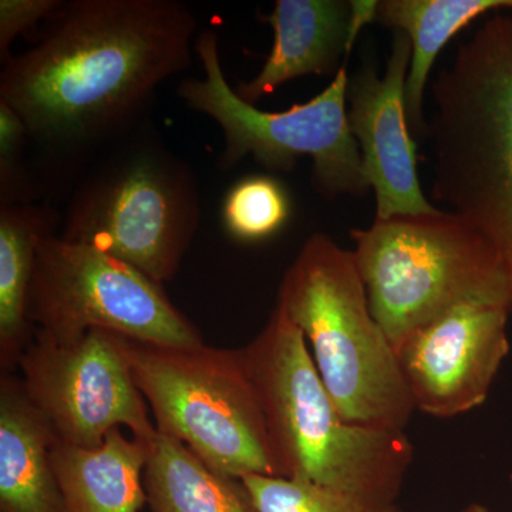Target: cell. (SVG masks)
<instances>
[{
    "instance_id": "cell-1",
    "label": "cell",
    "mask_w": 512,
    "mask_h": 512,
    "mask_svg": "<svg viewBox=\"0 0 512 512\" xmlns=\"http://www.w3.org/2000/svg\"><path fill=\"white\" fill-rule=\"evenodd\" d=\"M180 0H63L39 40L0 73V99L25 121L43 198L67 192L94 158L150 119L158 89L195 52Z\"/></svg>"
},
{
    "instance_id": "cell-2",
    "label": "cell",
    "mask_w": 512,
    "mask_h": 512,
    "mask_svg": "<svg viewBox=\"0 0 512 512\" xmlns=\"http://www.w3.org/2000/svg\"><path fill=\"white\" fill-rule=\"evenodd\" d=\"M429 86L431 200L493 249L512 315V13L485 18Z\"/></svg>"
},
{
    "instance_id": "cell-3",
    "label": "cell",
    "mask_w": 512,
    "mask_h": 512,
    "mask_svg": "<svg viewBox=\"0 0 512 512\" xmlns=\"http://www.w3.org/2000/svg\"><path fill=\"white\" fill-rule=\"evenodd\" d=\"M242 350L278 477L396 503L413 464L406 431L346 420L323 384L301 330L278 305Z\"/></svg>"
},
{
    "instance_id": "cell-4",
    "label": "cell",
    "mask_w": 512,
    "mask_h": 512,
    "mask_svg": "<svg viewBox=\"0 0 512 512\" xmlns=\"http://www.w3.org/2000/svg\"><path fill=\"white\" fill-rule=\"evenodd\" d=\"M200 221L197 175L148 119L84 168L70 188L57 235L114 256L164 286L180 271Z\"/></svg>"
},
{
    "instance_id": "cell-5",
    "label": "cell",
    "mask_w": 512,
    "mask_h": 512,
    "mask_svg": "<svg viewBox=\"0 0 512 512\" xmlns=\"http://www.w3.org/2000/svg\"><path fill=\"white\" fill-rule=\"evenodd\" d=\"M276 305L301 330L342 416L406 431L416 412L399 357L372 309L352 249L316 232L286 269Z\"/></svg>"
},
{
    "instance_id": "cell-6",
    "label": "cell",
    "mask_w": 512,
    "mask_h": 512,
    "mask_svg": "<svg viewBox=\"0 0 512 512\" xmlns=\"http://www.w3.org/2000/svg\"><path fill=\"white\" fill-rule=\"evenodd\" d=\"M121 348L158 433L222 476L278 477L244 350L165 348L126 336Z\"/></svg>"
},
{
    "instance_id": "cell-7",
    "label": "cell",
    "mask_w": 512,
    "mask_h": 512,
    "mask_svg": "<svg viewBox=\"0 0 512 512\" xmlns=\"http://www.w3.org/2000/svg\"><path fill=\"white\" fill-rule=\"evenodd\" d=\"M350 238L370 309L394 349L458 303L510 306L497 255L450 212L375 220L352 229Z\"/></svg>"
},
{
    "instance_id": "cell-8",
    "label": "cell",
    "mask_w": 512,
    "mask_h": 512,
    "mask_svg": "<svg viewBox=\"0 0 512 512\" xmlns=\"http://www.w3.org/2000/svg\"><path fill=\"white\" fill-rule=\"evenodd\" d=\"M195 55L204 79L181 80L177 94L188 109L210 117L221 128L222 171L252 157L269 171L289 173L303 157L312 161V187L322 197H363L370 190L362 157L348 120V60L323 92L285 111L256 109L229 86L218 35L211 29L195 37Z\"/></svg>"
},
{
    "instance_id": "cell-9",
    "label": "cell",
    "mask_w": 512,
    "mask_h": 512,
    "mask_svg": "<svg viewBox=\"0 0 512 512\" xmlns=\"http://www.w3.org/2000/svg\"><path fill=\"white\" fill-rule=\"evenodd\" d=\"M28 318L33 328L60 342L104 329L165 348L205 345L163 285L114 256L57 234L47 235L37 248Z\"/></svg>"
},
{
    "instance_id": "cell-10",
    "label": "cell",
    "mask_w": 512,
    "mask_h": 512,
    "mask_svg": "<svg viewBox=\"0 0 512 512\" xmlns=\"http://www.w3.org/2000/svg\"><path fill=\"white\" fill-rule=\"evenodd\" d=\"M18 369L26 396L60 443L99 447L111 430L123 427L144 443L156 440V424L131 375L119 333L92 329L60 342L35 330Z\"/></svg>"
},
{
    "instance_id": "cell-11",
    "label": "cell",
    "mask_w": 512,
    "mask_h": 512,
    "mask_svg": "<svg viewBox=\"0 0 512 512\" xmlns=\"http://www.w3.org/2000/svg\"><path fill=\"white\" fill-rule=\"evenodd\" d=\"M510 306L458 303L410 333L396 348L414 409L451 419L483 406L511 343Z\"/></svg>"
},
{
    "instance_id": "cell-12",
    "label": "cell",
    "mask_w": 512,
    "mask_h": 512,
    "mask_svg": "<svg viewBox=\"0 0 512 512\" xmlns=\"http://www.w3.org/2000/svg\"><path fill=\"white\" fill-rule=\"evenodd\" d=\"M410 59L409 37L394 32L383 77L373 63L349 77V127L359 147L366 183L375 191L376 220L443 211L424 194L420 183L417 144L406 113Z\"/></svg>"
},
{
    "instance_id": "cell-13",
    "label": "cell",
    "mask_w": 512,
    "mask_h": 512,
    "mask_svg": "<svg viewBox=\"0 0 512 512\" xmlns=\"http://www.w3.org/2000/svg\"><path fill=\"white\" fill-rule=\"evenodd\" d=\"M274 30V46L254 79L235 92L249 104L305 76H336L349 59L350 2L276 0L268 15H259Z\"/></svg>"
},
{
    "instance_id": "cell-14",
    "label": "cell",
    "mask_w": 512,
    "mask_h": 512,
    "mask_svg": "<svg viewBox=\"0 0 512 512\" xmlns=\"http://www.w3.org/2000/svg\"><path fill=\"white\" fill-rule=\"evenodd\" d=\"M56 437L20 377H0V512H67L52 464Z\"/></svg>"
},
{
    "instance_id": "cell-15",
    "label": "cell",
    "mask_w": 512,
    "mask_h": 512,
    "mask_svg": "<svg viewBox=\"0 0 512 512\" xmlns=\"http://www.w3.org/2000/svg\"><path fill=\"white\" fill-rule=\"evenodd\" d=\"M153 444L111 430L99 447L55 441L52 464L67 512H140L144 468Z\"/></svg>"
},
{
    "instance_id": "cell-16",
    "label": "cell",
    "mask_w": 512,
    "mask_h": 512,
    "mask_svg": "<svg viewBox=\"0 0 512 512\" xmlns=\"http://www.w3.org/2000/svg\"><path fill=\"white\" fill-rule=\"evenodd\" d=\"M511 12L512 0H380L376 22L409 37L412 45L406 82V113L410 130L423 137L424 100L431 70L444 46L481 16Z\"/></svg>"
},
{
    "instance_id": "cell-17",
    "label": "cell",
    "mask_w": 512,
    "mask_h": 512,
    "mask_svg": "<svg viewBox=\"0 0 512 512\" xmlns=\"http://www.w3.org/2000/svg\"><path fill=\"white\" fill-rule=\"evenodd\" d=\"M60 214L49 202L0 205V366L12 373L35 336L28 296L37 248L57 234Z\"/></svg>"
},
{
    "instance_id": "cell-18",
    "label": "cell",
    "mask_w": 512,
    "mask_h": 512,
    "mask_svg": "<svg viewBox=\"0 0 512 512\" xmlns=\"http://www.w3.org/2000/svg\"><path fill=\"white\" fill-rule=\"evenodd\" d=\"M143 481L150 512H259L244 481L222 476L164 434L150 448Z\"/></svg>"
},
{
    "instance_id": "cell-19",
    "label": "cell",
    "mask_w": 512,
    "mask_h": 512,
    "mask_svg": "<svg viewBox=\"0 0 512 512\" xmlns=\"http://www.w3.org/2000/svg\"><path fill=\"white\" fill-rule=\"evenodd\" d=\"M292 200L272 175H248L237 181L222 202V225L242 244H259L278 235L291 220Z\"/></svg>"
},
{
    "instance_id": "cell-20",
    "label": "cell",
    "mask_w": 512,
    "mask_h": 512,
    "mask_svg": "<svg viewBox=\"0 0 512 512\" xmlns=\"http://www.w3.org/2000/svg\"><path fill=\"white\" fill-rule=\"evenodd\" d=\"M259 512H404L396 503L366 500L284 477L242 478Z\"/></svg>"
},
{
    "instance_id": "cell-21",
    "label": "cell",
    "mask_w": 512,
    "mask_h": 512,
    "mask_svg": "<svg viewBox=\"0 0 512 512\" xmlns=\"http://www.w3.org/2000/svg\"><path fill=\"white\" fill-rule=\"evenodd\" d=\"M28 127L8 101L0 99V205L45 202L26 160Z\"/></svg>"
},
{
    "instance_id": "cell-22",
    "label": "cell",
    "mask_w": 512,
    "mask_h": 512,
    "mask_svg": "<svg viewBox=\"0 0 512 512\" xmlns=\"http://www.w3.org/2000/svg\"><path fill=\"white\" fill-rule=\"evenodd\" d=\"M63 0H0V60L12 56L10 46L39 23H45Z\"/></svg>"
},
{
    "instance_id": "cell-23",
    "label": "cell",
    "mask_w": 512,
    "mask_h": 512,
    "mask_svg": "<svg viewBox=\"0 0 512 512\" xmlns=\"http://www.w3.org/2000/svg\"><path fill=\"white\" fill-rule=\"evenodd\" d=\"M460 512H491L487 507L483 504L473 503L467 505L466 508H463Z\"/></svg>"
}]
</instances>
